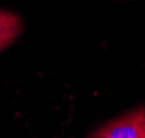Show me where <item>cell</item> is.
<instances>
[{
	"mask_svg": "<svg viewBox=\"0 0 145 138\" xmlns=\"http://www.w3.org/2000/svg\"><path fill=\"white\" fill-rule=\"evenodd\" d=\"M96 135L109 138H145V109L141 108L110 122Z\"/></svg>",
	"mask_w": 145,
	"mask_h": 138,
	"instance_id": "6da1fadb",
	"label": "cell"
},
{
	"mask_svg": "<svg viewBox=\"0 0 145 138\" xmlns=\"http://www.w3.org/2000/svg\"><path fill=\"white\" fill-rule=\"evenodd\" d=\"M21 31V21L18 15L0 11V51L14 41Z\"/></svg>",
	"mask_w": 145,
	"mask_h": 138,
	"instance_id": "7a4b0ae2",
	"label": "cell"
},
{
	"mask_svg": "<svg viewBox=\"0 0 145 138\" xmlns=\"http://www.w3.org/2000/svg\"><path fill=\"white\" fill-rule=\"evenodd\" d=\"M94 138H109V137H106V136H97V135H96Z\"/></svg>",
	"mask_w": 145,
	"mask_h": 138,
	"instance_id": "3957f363",
	"label": "cell"
}]
</instances>
